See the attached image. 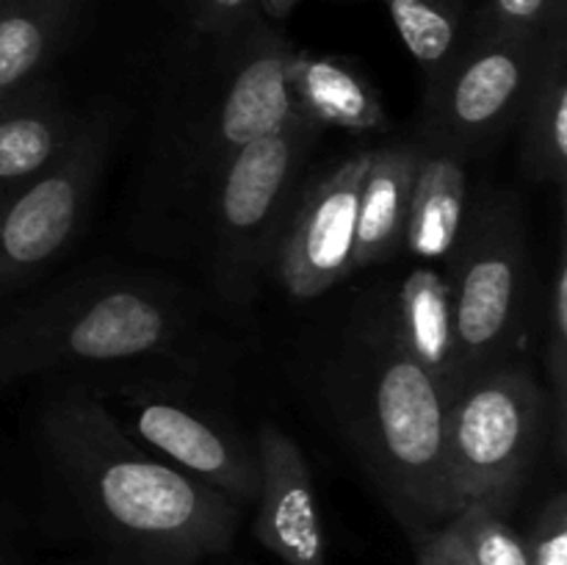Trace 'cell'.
Wrapping results in <instances>:
<instances>
[{"instance_id":"obj_10","label":"cell","mask_w":567,"mask_h":565,"mask_svg":"<svg viewBox=\"0 0 567 565\" xmlns=\"http://www.w3.org/2000/svg\"><path fill=\"white\" fill-rule=\"evenodd\" d=\"M255 537L286 565H327V532L308 458L291 435L264 424L258 435Z\"/></svg>"},{"instance_id":"obj_2","label":"cell","mask_w":567,"mask_h":565,"mask_svg":"<svg viewBox=\"0 0 567 565\" xmlns=\"http://www.w3.org/2000/svg\"><path fill=\"white\" fill-rule=\"evenodd\" d=\"M332 402L371 480L410 530L424 535L457 515L446 476L449 397L408 352L396 327H363L332 369Z\"/></svg>"},{"instance_id":"obj_25","label":"cell","mask_w":567,"mask_h":565,"mask_svg":"<svg viewBox=\"0 0 567 565\" xmlns=\"http://www.w3.org/2000/svg\"><path fill=\"white\" fill-rule=\"evenodd\" d=\"M258 0H197L194 25L210 37H230L252 22Z\"/></svg>"},{"instance_id":"obj_18","label":"cell","mask_w":567,"mask_h":565,"mask_svg":"<svg viewBox=\"0 0 567 565\" xmlns=\"http://www.w3.org/2000/svg\"><path fill=\"white\" fill-rule=\"evenodd\" d=\"M463 164L452 155L421 153L410 199L404 247L419 260L449 258L457 244L468 208Z\"/></svg>"},{"instance_id":"obj_3","label":"cell","mask_w":567,"mask_h":565,"mask_svg":"<svg viewBox=\"0 0 567 565\" xmlns=\"http://www.w3.org/2000/svg\"><path fill=\"white\" fill-rule=\"evenodd\" d=\"M177 308L144 282L78 280L0 319V388L72 363H109L166 352Z\"/></svg>"},{"instance_id":"obj_1","label":"cell","mask_w":567,"mask_h":565,"mask_svg":"<svg viewBox=\"0 0 567 565\" xmlns=\"http://www.w3.org/2000/svg\"><path fill=\"white\" fill-rule=\"evenodd\" d=\"M44 441L94 526L136 565H199L230 548L236 502L144 452L97 399L55 402Z\"/></svg>"},{"instance_id":"obj_11","label":"cell","mask_w":567,"mask_h":565,"mask_svg":"<svg viewBox=\"0 0 567 565\" xmlns=\"http://www.w3.org/2000/svg\"><path fill=\"white\" fill-rule=\"evenodd\" d=\"M131 419L138 438L175 460L186 474L225 493L230 502L249 504L258 496V460L238 438L175 399L136 393Z\"/></svg>"},{"instance_id":"obj_27","label":"cell","mask_w":567,"mask_h":565,"mask_svg":"<svg viewBox=\"0 0 567 565\" xmlns=\"http://www.w3.org/2000/svg\"><path fill=\"white\" fill-rule=\"evenodd\" d=\"M297 3L299 0H260V6H264V11L271 20H286V17L297 9Z\"/></svg>"},{"instance_id":"obj_22","label":"cell","mask_w":567,"mask_h":565,"mask_svg":"<svg viewBox=\"0 0 567 565\" xmlns=\"http://www.w3.org/2000/svg\"><path fill=\"white\" fill-rule=\"evenodd\" d=\"M546 380L551 388L548 408L554 413V443L559 460L565 458L567 441V258L559 247L554 264L551 288L546 299Z\"/></svg>"},{"instance_id":"obj_20","label":"cell","mask_w":567,"mask_h":565,"mask_svg":"<svg viewBox=\"0 0 567 565\" xmlns=\"http://www.w3.org/2000/svg\"><path fill=\"white\" fill-rule=\"evenodd\" d=\"M426 78L452 61L465 39V0H382Z\"/></svg>"},{"instance_id":"obj_6","label":"cell","mask_w":567,"mask_h":565,"mask_svg":"<svg viewBox=\"0 0 567 565\" xmlns=\"http://www.w3.org/2000/svg\"><path fill=\"white\" fill-rule=\"evenodd\" d=\"M546 33L474 28L426 83L424 136L435 153L463 161L485 153L520 116Z\"/></svg>"},{"instance_id":"obj_4","label":"cell","mask_w":567,"mask_h":565,"mask_svg":"<svg viewBox=\"0 0 567 565\" xmlns=\"http://www.w3.org/2000/svg\"><path fill=\"white\" fill-rule=\"evenodd\" d=\"M546 424L548 393L520 360H502L463 382L446 410V476L457 513L485 504L507 515Z\"/></svg>"},{"instance_id":"obj_17","label":"cell","mask_w":567,"mask_h":565,"mask_svg":"<svg viewBox=\"0 0 567 565\" xmlns=\"http://www.w3.org/2000/svg\"><path fill=\"white\" fill-rule=\"evenodd\" d=\"M391 316L408 352L435 377L452 402L457 393V347L446 277L432 269L413 271L399 288L396 310Z\"/></svg>"},{"instance_id":"obj_13","label":"cell","mask_w":567,"mask_h":565,"mask_svg":"<svg viewBox=\"0 0 567 565\" xmlns=\"http://www.w3.org/2000/svg\"><path fill=\"white\" fill-rule=\"evenodd\" d=\"M78 125L42 78L0 97V203L61 158Z\"/></svg>"},{"instance_id":"obj_24","label":"cell","mask_w":567,"mask_h":565,"mask_svg":"<svg viewBox=\"0 0 567 565\" xmlns=\"http://www.w3.org/2000/svg\"><path fill=\"white\" fill-rule=\"evenodd\" d=\"M526 552L529 565H567V496L563 491L540 507Z\"/></svg>"},{"instance_id":"obj_12","label":"cell","mask_w":567,"mask_h":565,"mask_svg":"<svg viewBox=\"0 0 567 565\" xmlns=\"http://www.w3.org/2000/svg\"><path fill=\"white\" fill-rule=\"evenodd\" d=\"M288 44L271 28H252L241 61L210 125L208 153L219 164L244 144L282 131L299 116L286 78Z\"/></svg>"},{"instance_id":"obj_14","label":"cell","mask_w":567,"mask_h":565,"mask_svg":"<svg viewBox=\"0 0 567 565\" xmlns=\"http://www.w3.org/2000/svg\"><path fill=\"white\" fill-rule=\"evenodd\" d=\"M421 150L393 144L374 150L360 181L352 269L385 264L404 247Z\"/></svg>"},{"instance_id":"obj_5","label":"cell","mask_w":567,"mask_h":565,"mask_svg":"<svg viewBox=\"0 0 567 565\" xmlns=\"http://www.w3.org/2000/svg\"><path fill=\"white\" fill-rule=\"evenodd\" d=\"M449 308L457 347V391L471 377L507 360L529 291V244L513 197L482 199L465 214L449 253Z\"/></svg>"},{"instance_id":"obj_26","label":"cell","mask_w":567,"mask_h":565,"mask_svg":"<svg viewBox=\"0 0 567 565\" xmlns=\"http://www.w3.org/2000/svg\"><path fill=\"white\" fill-rule=\"evenodd\" d=\"M415 552H419V565H468L449 524L415 535Z\"/></svg>"},{"instance_id":"obj_7","label":"cell","mask_w":567,"mask_h":565,"mask_svg":"<svg viewBox=\"0 0 567 565\" xmlns=\"http://www.w3.org/2000/svg\"><path fill=\"white\" fill-rule=\"evenodd\" d=\"M321 127L302 114L282 131L244 144L216 164V275L230 299L244 297L269 258L275 233Z\"/></svg>"},{"instance_id":"obj_19","label":"cell","mask_w":567,"mask_h":565,"mask_svg":"<svg viewBox=\"0 0 567 565\" xmlns=\"http://www.w3.org/2000/svg\"><path fill=\"white\" fill-rule=\"evenodd\" d=\"M75 9L78 0H0V97L53 59Z\"/></svg>"},{"instance_id":"obj_9","label":"cell","mask_w":567,"mask_h":565,"mask_svg":"<svg viewBox=\"0 0 567 565\" xmlns=\"http://www.w3.org/2000/svg\"><path fill=\"white\" fill-rule=\"evenodd\" d=\"M371 153L338 164L305 192L286 236L277 275L297 299H316L352 275L360 181Z\"/></svg>"},{"instance_id":"obj_16","label":"cell","mask_w":567,"mask_h":565,"mask_svg":"<svg viewBox=\"0 0 567 565\" xmlns=\"http://www.w3.org/2000/svg\"><path fill=\"white\" fill-rule=\"evenodd\" d=\"M286 78L297 111L319 127H341L349 133L388 127L377 89L343 61L308 50H288Z\"/></svg>"},{"instance_id":"obj_28","label":"cell","mask_w":567,"mask_h":565,"mask_svg":"<svg viewBox=\"0 0 567 565\" xmlns=\"http://www.w3.org/2000/svg\"><path fill=\"white\" fill-rule=\"evenodd\" d=\"M0 565H3V563H0Z\"/></svg>"},{"instance_id":"obj_15","label":"cell","mask_w":567,"mask_h":565,"mask_svg":"<svg viewBox=\"0 0 567 565\" xmlns=\"http://www.w3.org/2000/svg\"><path fill=\"white\" fill-rule=\"evenodd\" d=\"M520 164L529 181L557 183L567 177V17L546 31L540 64L520 109Z\"/></svg>"},{"instance_id":"obj_8","label":"cell","mask_w":567,"mask_h":565,"mask_svg":"<svg viewBox=\"0 0 567 565\" xmlns=\"http://www.w3.org/2000/svg\"><path fill=\"white\" fill-rule=\"evenodd\" d=\"M109 153L103 116L78 125L70 147L37 181L0 203V294L48 266L83 227Z\"/></svg>"},{"instance_id":"obj_21","label":"cell","mask_w":567,"mask_h":565,"mask_svg":"<svg viewBox=\"0 0 567 565\" xmlns=\"http://www.w3.org/2000/svg\"><path fill=\"white\" fill-rule=\"evenodd\" d=\"M449 530L457 537L468 565H529L526 541L498 510L468 504L449 521Z\"/></svg>"},{"instance_id":"obj_23","label":"cell","mask_w":567,"mask_h":565,"mask_svg":"<svg viewBox=\"0 0 567 565\" xmlns=\"http://www.w3.org/2000/svg\"><path fill=\"white\" fill-rule=\"evenodd\" d=\"M563 17H567V0H487L476 17V28L546 33Z\"/></svg>"}]
</instances>
